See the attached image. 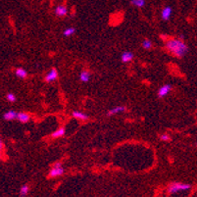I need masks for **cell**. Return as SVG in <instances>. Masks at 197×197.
<instances>
[{"label":"cell","mask_w":197,"mask_h":197,"mask_svg":"<svg viewBox=\"0 0 197 197\" xmlns=\"http://www.w3.org/2000/svg\"><path fill=\"white\" fill-rule=\"evenodd\" d=\"M17 116H18V112L13 111V110H9V111L3 114V119L5 121H13L15 119H17Z\"/></svg>","instance_id":"9"},{"label":"cell","mask_w":197,"mask_h":197,"mask_svg":"<svg viewBox=\"0 0 197 197\" xmlns=\"http://www.w3.org/2000/svg\"><path fill=\"white\" fill-rule=\"evenodd\" d=\"M134 55L131 51H125V52H123L121 55V61L123 63L131 62L132 60H134Z\"/></svg>","instance_id":"8"},{"label":"cell","mask_w":197,"mask_h":197,"mask_svg":"<svg viewBox=\"0 0 197 197\" xmlns=\"http://www.w3.org/2000/svg\"><path fill=\"white\" fill-rule=\"evenodd\" d=\"M131 4L137 8H142L145 6V0H131Z\"/></svg>","instance_id":"18"},{"label":"cell","mask_w":197,"mask_h":197,"mask_svg":"<svg viewBox=\"0 0 197 197\" xmlns=\"http://www.w3.org/2000/svg\"><path fill=\"white\" fill-rule=\"evenodd\" d=\"M165 47L177 58H182L188 52V46L181 38H171L166 41Z\"/></svg>","instance_id":"1"},{"label":"cell","mask_w":197,"mask_h":197,"mask_svg":"<svg viewBox=\"0 0 197 197\" xmlns=\"http://www.w3.org/2000/svg\"><path fill=\"white\" fill-rule=\"evenodd\" d=\"M58 76H59L58 71H57L55 68H52L51 70H50V71L47 73V74H46V76H45L44 81L49 84V82H52V81H56L57 77H58Z\"/></svg>","instance_id":"4"},{"label":"cell","mask_w":197,"mask_h":197,"mask_svg":"<svg viewBox=\"0 0 197 197\" xmlns=\"http://www.w3.org/2000/svg\"><path fill=\"white\" fill-rule=\"evenodd\" d=\"M160 139H161L162 141H169V140H171V136L168 134H163L160 135Z\"/></svg>","instance_id":"21"},{"label":"cell","mask_w":197,"mask_h":197,"mask_svg":"<svg viewBox=\"0 0 197 197\" xmlns=\"http://www.w3.org/2000/svg\"><path fill=\"white\" fill-rule=\"evenodd\" d=\"M125 111H126L125 106H116V107H113L112 109L109 110V111L107 112V116L111 117L113 115H116V114H119L121 112H125Z\"/></svg>","instance_id":"11"},{"label":"cell","mask_w":197,"mask_h":197,"mask_svg":"<svg viewBox=\"0 0 197 197\" xmlns=\"http://www.w3.org/2000/svg\"><path fill=\"white\" fill-rule=\"evenodd\" d=\"M65 129L64 127H59L58 130L55 131L53 134H51V137L52 138H59V137H62L65 135Z\"/></svg>","instance_id":"15"},{"label":"cell","mask_w":197,"mask_h":197,"mask_svg":"<svg viewBox=\"0 0 197 197\" xmlns=\"http://www.w3.org/2000/svg\"><path fill=\"white\" fill-rule=\"evenodd\" d=\"M191 187L190 184H182V182H172L169 184L168 187V192L170 194L176 193L177 191H184V190H188Z\"/></svg>","instance_id":"2"},{"label":"cell","mask_w":197,"mask_h":197,"mask_svg":"<svg viewBox=\"0 0 197 197\" xmlns=\"http://www.w3.org/2000/svg\"><path fill=\"white\" fill-rule=\"evenodd\" d=\"M72 116L76 118L77 120H80V121H86L88 120V116L86 115L85 113L84 112H81V111H73L72 112Z\"/></svg>","instance_id":"12"},{"label":"cell","mask_w":197,"mask_h":197,"mask_svg":"<svg viewBox=\"0 0 197 197\" xmlns=\"http://www.w3.org/2000/svg\"><path fill=\"white\" fill-rule=\"evenodd\" d=\"M15 75L19 79H26L27 77V73L24 68H17L15 70Z\"/></svg>","instance_id":"14"},{"label":"cell","mask_w":197,"mask_h":197,"mask_svg":"<svg viewBox=\"0 0 197 197\" xmlns=\"http://www.w3.org/2000/svg\"><path fill=\"white\" fill-rule=\"evenodd\" d=\"M76 33V29L73 27H67L63 30V35L66 36V38H69V36H72Z\"/></svg>","instance_id":"16"},{"label":"cell","mask_w":197,"mask_h":197,"mask_svg":"<svg viewBox=\"0 0 197 197\" xmlns=\"http://www.w3.org/2000/svg\"><path fill=\"white\" fill-rule=\"evenodd\" d=\"M173 14V8L171 6H166L163 8L161 12V18L164 21H169Z\"/></svg>","instance_id":"7"},{"label":"cell","mask_w":197,"mask_h":197,"mask_svg":"<svg viewBox=\"0 0 197 197\" xmlns=\"http://www.w3.org/2000/svg\"><path fill=\"white\" fill-rule=\"evenodd\" d=\"M29 191H30L29 185L27 184L23 185L20 188V197H26L27 195V193H29Z\"/></svg>","instance_id":"19"},{"label":"cell","mask_w":197,"mask_h":197,"mask_svg":"<svg viewBox=\"0 0 197 197\" xmlns=\"http://www.w3.org/2000/svg\"><path fill=\"white\" fill-rule=\"evenodd\" d=\"M64 174V168L62 167V164L60 162H57L53 165L51 170L49 172V177H60Z\"/></svg>","instance_id":"3"},{"label":"cell","mask_w":197,"mask_h":197,"mask_svg":"<svg viewBox=\"0 0 197 197\" xmlns=\"http://www.w3.org/2000/svg\"><path fill=\"white\" fill-rule=\"evenodd\" d=\"M54 14L57 17H65L68 15V8L64 5H59L57 7H55Z\"/></svg>","instance_id":"6"},{"label":"cell","mask_w":197,"mask_h":197,"mask_svg":"<svg viewBox=\"0 0 197 197\" xmlns=\"http://www.w3.org/2000/svg\"><path fill=\"white\" fill-rule=\"evenodd\" d=\"M196 145H197V143H196Z\"/></svg>","instance_id":"22"},{"label":"cell","mask_w":197,"mask_h":197,"mask_svg":"<svg viewBox=\"0 0 197 197\" xmlns=\"http://www.w3.org/2000/svg\"><path fill=\"white\" fill-rule=\"evenodd\" d=\"M17 120L22 124H27L30 120V114H27L26 112H19L17 116Z\"/></svg>","instance_id":"10"},{"label":"cell","mask_w":197,"mask_h":197,"mask_svg":"<svg viewBox=\"0 0 197 197\" xmlns=\"http://www.w3.org/2000/svg\"><path fill=\"white\" fill-rule=\"evenodd\" d=\"M152 41H151L150 39H148V38H146V39H144L143 41H142V43H141V46H142V48L143 49H145V50H149V49H151L152 48Z\"/></svg>","instance_id":"17"},{"label":"cell","mask_w":197,"mask_h":197,"mask_svg":"<svg viewBox=\"0 0 197 197\" xmlns=\"http://www.w3.org/2000/svg\"><path fill=\"white\" fill-rule=\"evenodd\" d=\"M6 100L8 102H10V103H14L17 100V97H16V95L14 94V93H12V92H8L7 94H6Z\"/></svg>","instance_id":"20"},{"label":"cell","mask_w":197,"mask_h":197,"mask_svg":"<svg viewBox=\"0 0 197 197\" xmlns=\"http://www.w3.org/2000/svg\"><path fill=\"white\" fill-rule=\"evenodd\" d=\"M90 77H91V74H90L89 71L84 70V71L81 72V74H80V80H81V81L88 82V81H89Z\"/></svg>","instance_id":"13"},{"label":"cell","mask_w":197,"mask_h":197,"mask_svg":"<svg viewBox=\"0 0 197 197\" xmlns=\"http://www.w3.org/2000/svg\"><path fill=\"white\" fill-rule=\"evenodd\" d=\"M171 90H172V85L171 84H164L162 85L161 88H159L158 90V92H157V95H158V97L159 98H164L165 96H167L169 93L171 92Z\"/></svg>","instance_id":"5"}]
</instances>
